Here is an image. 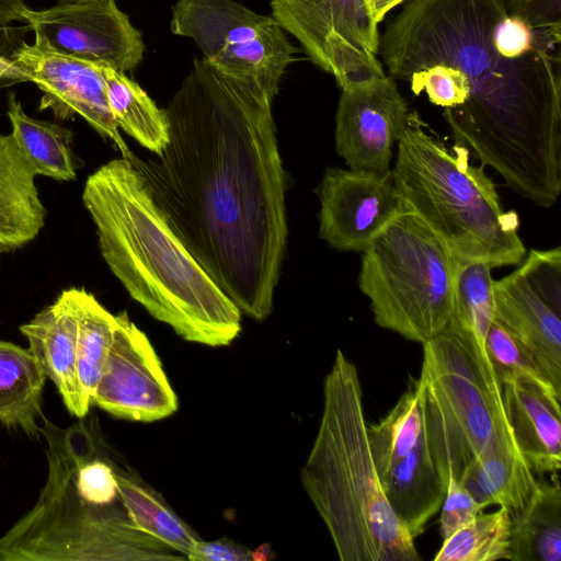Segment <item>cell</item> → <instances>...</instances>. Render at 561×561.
I'll use <instances>...</instances> for the list:
<instances>
[{"mask_svg": "<svg viewBox=\"0 0 561 561\" xmlns=\"http://www.w3.org/2000/svg\"><path fill=\"white\" fill-rule=\"evenodd\" d=\"M80 1H89V0H58V2H80Z\"/></svg>", "mask_w": 561, "mask_h": 561, "instance_id": "39", "label": "cell"}, {"mask_svg": "<svg viewBox=\"0 0 561 561\" xmlns=\"http://www.w3.org/2000/svg\"><path fill=\"white\" fill-rule=\"evenodd\" d=\"M511 525V514L503 506L490 513L481 512L471 523L443 540L434 560H510Z\"/></svg>", "mask_w": 561, "mask_h": 561, "instance_id": "30", "label": "cell"}, {"mask_svg": "<svg viewBox=\"0 0 561 561\" xmlns=\"http://www.w3.org/2000/svg\"><path fill=\"white\" fill-rule=\"evenodd\" d=\"M16 65L42 91L39 110H50L59 121L82 116L101 136L110 138L123 158L131 153L111 112L103 66L24 43Z\"/></svg>", "mask_w": 561, "mask_h": 561, "instance_id": "16", "label": "cell"}, {"mask_svg": "<svg viewBox=\"0 0 561 561\" xmlns=\"http://www.w3.org/2000/svg\"><path fill=\"white\" fill-rule=\"evenodd\" d=\"M23 23L35 42L55 51L126 73L142 60L140 32L115 0L58 2L44 10L26 8Z\"/></svg>", "mask_w": 561, "mask_h": 561, "instance_id": "12", "label": "cell"}, {"mask_svg": "<svg viewBox=\"0 0 561 561\" xmlns=\"http://www.w3.org/2000/svg\"><path fill=\"white\" fill-rule=\"evenodd\" d=\"M511 561L561 560V488L558 474L539 481L528 504L511 516Z\"/></svg>", "mask_w": 561, "mask_h": 561, "instance_id": "22", "label": "cell"}, {"mask_svg": "<svg viewBox=\"0 0 561 561\" xmlns=\"http://www.w3.org/2000/svg\"><path fill=\"white\" fill-rule=\"evenodd\" d=\"M116 477L121 500L134 525L186 557L201 540L199 536L174 513L160 493L118 460Z\"/></svg>", "mask_w": 561, "mask_h": 561, "instance_id": "23", "label": "cell"}, {"mask_svg": "<svg viewBox=\"0 0 561 561\" xmlns=\"http://www.w3.org/2000/svg\"><path fill=\"white\" fill-rule=\"evenodd\" d=\"M456 257L415 213L394 217L364 249L358 286L377 325L424 344L448 324Z\"/></svg>", "mask_w": 561, "mask_h": 561, "instance_id": "8", "label": "cell"}, {"mask_svg": "<svg viewBox=\"0 0 561 561\" xmlns=\"http://www.w3.org/2000/svg\"><path fill=\"white\" fill-rule=\"evenodd\" d=\"M35 178L12 135H0V252L24 247L45 226Z\"/></svg>", "mask_w": 561, "mask_h": 561, "instance_id": "19", "label": "cell"}, {"mask_svg": "<svg viewBox=\"0 0 561 561\" xmlns=\"http://www.w3.org/2000/svg\"><path fill=\"white\" fill-rule=\"evenodd\" d=\"M30 27H14L0 24V89L20 82L30 81L14 60V56L24 42V33Z\"/></svg>", "mask_w": 561, "mask_h": 561, "instance_id": "34", "label": "cell"}, {"mask_svg": "<svg viewBox=\"0 0 561 561\" xmlns=\"http://www.w3.org/2000/svg\"><path fill=\"white\" fill-rule=\"evenodd\" d=\"M273 18L342 89L386 75L365 0H271Z\"/></svg>", "mask_w": 561, "mask_h": 561, "instance_id": "10", "label": "cell"}, {"mask_svg": "<svg viewBox=\"0 0 561 561\" xmlns=\"http://www.w3.org/2000/svg\"><path fill=\"white\" fill-rule=\"evenodd\" d=\"M92 403L113 416L153 422L178 410V398L147 335L123 311Z\"/></svg>", "mask_w": 561, "mask_h": 561, "instance_id": "13", "label": "cell"}, {"mask_svg": "<svg viewBox=\"0 0 561 561\" xmlns=\"http://www.w3.org/2000/svg\"><path fill=\"white\" fill-rule=\"evenodd\" d=\"M538 483L519 449L512 448L481 461L465 485L477 500L503 506L513 516L528 504Z\"/></svg>", "mask_w": 561, "mask_h": 561, "instance_id": "26", "label": "cell"}, {"mask_svg": "<svg viewBox=\"0 0 561 561\" xmlns=\"http://www.w3.org/2000/svg\"><path fill=\"white\" fill-rule=\"evenodd\" d=\"M506 10L533 28L561 37V0H506Z\"/></svg>", "mask_w": 561, "mask_h": 561, "instance_id": "33", "label": "cell"}, {"mask_svg": "<svg viewBox=\"0 0 561 561\" xmlns=\"http://www.w3.org/2000/svg\"><path fill=\"white\" fill-rule=\"evenodd\" d=\"M469 156L411 111L398 141L393 185L407 209L443 239L457 261H481L492 268L518 265L526 255L519 217L503 208L495 184Z\"/></svg>", "mask_w": 561, "mask_h": 561, "instance_id": "6", "label": "cell"}, {"mask_svg": "<svg viewBox=\"0 0 561 561\" xmlns=\"http://www.w3.org/2000/svg\"><path fill=\"white\" fill-rule=\"evenodd\" d=\"M407 0H375L373 8V16L379 23L386 14L397 5Z\"/></svg>", "mask_w": 561, "mask_h": 561, "instance_id": "37", "label": "cell"}, {"mask_svg": "<svg viewBox=\"0 0 561 561\" xmlns=\"http://www.w3.org/2000/svg\"><path fill=\"white\" fill-rule=\"evenodd\" d=\"M26 8L22 0H0V13L5 24L13 21L23 23L22 12Z\"/></svg>", "mask_w": 561, "mask_h": 561, "instance_id": "36", "label": "cell"}, {"mask_svg": "<svg viewBox=\"0 0 561 561\" xmlns=\"http://www.w3.org/2000/svg\"><path fill=\"white\" fill-rule=\"evenodd\" d=\"M500 377L506 415L519 451L535 474H558L561 399L514 375Z\"/></svg>", "mask_w": 561, "mask_h": 561, "instance_id": "17", "label": "cell"}, {"mask_svg": "<svg viewBox=\"0 0 561 561\" xmlns=\"http://www.w3.org/2000/svg\"><path fill=\"white\" fill-rule=\"evenodd\" d=\"M423 345L416 385L422 436L443 481L466 483L489 456L518 448L501 377L485 347L450 321Z\"/></svg>", "mask_w": 561, "mask_h": 561, "instance_id": "7", "label": "cell"}, {"mask_svg": "<svg viewBox=\"0 0 561 561\" xmlns=\"http://www.w3.org/2000/svg\"><path fill=\"white\" fill-rule=\"evenodd\" d=\"M66 291L77 317L78 382L84 401L91 407L113 341L116 316L84 288Z\"/></svg>", "mask_w": 561, "mask_h": 561, "instance_id": "25", "label": "cell"}, {"mask_svg": "<svg viewBox=\"0 0 561 561\" xmlns=\"http://www.w3.org/2000/svg\"><path fill=\"white\" fill-rule=\"evenodd\" d=\"M273 101L194 59L164 110L169 140L127 159L190 253L241 313L273 309L287 242Z\"/></svg>", "mask_w": 561, "mask_h": 561, "instance_id": "1", "label": "cell"}, {"mask_svg": "<svg viewBox=\"0 0 561 561\" xmlns=\"http://www.w3.org/2000/svg\"><path fill=\"white\" fill-rule=\"evenodd\" d=\"M107 101L113 117L126 134L159 154L169 140L164 110L125 73L103 66Z\"/></svg>", "mask_w": 561, "mask_h": 561, "instance_id": "27", "label": "cell"}, {"mask_svg": "<svg viewBox=\"0 0 561 561\" xmlns=\"http://www.w3.org/2000/svg\"><path fill=\"white\" fill-rule=\"evenodd\" d=\"M506 0H408L379 53L388 75L444 107L455 145L531 203L561 193V56L510 57L495 41Z\"/></svg>", "mask_w": 561, "mask_h": 561, "instance_id": "2", "label": "cell"}, {"mask_svg": "<svg viewBox=\"0 0 561 561\" xmlns=\"http://www.w3.org/2000/svg\"><path fill=\"white\" fill-rule=\"evenodd\" d=\"M365 1L368 4V7H369V9H370V11L373 13V8H374L375 0H365Z\"/></svg>", "mask_w": 561, "mask_h": 561, "instance_id": "38", "label": "cell"}, {"mask_svg": "<svg viewBox=\"0 0 561 561\" xmlns=\"http://www.w3.org/2000/svg\"><path fill=\"white\" fill-rule=\"evenodd\" d=\"M186 559L190 561H250L253 559V551L228 538H220L213 541L198 540Z\"/></svg>", "mask_w": 561, "mask_h": 561, "instance_id": "35", "label": "cell"}, {"mask_svg": "<svg viewBox=\"0 0 561 561\" xmlns=\"http://www.w3.org/2000/svg\"><path fill=\"white\" fill-rule=\"evenodd\" d=\"M489 505L477 500L468 488L448 477L446 494L440 507L439 534L446 539L471 523Z\"/></svg>", "mask_w": 561, "mask_h": 561, "instance_id": "32", "label": "cell"}, {"mask_svg": "<svg viewBox=\"0 0 561 561\" xmlns=\"http://www.w3.org/2000/svg\"><path fill=\"white\" fill-rule=\"evenodd\" d=\"M371 455L379 478L403 458L422 437V419L415 378L389 413L378 423L367 424Z\"/></svg>", "mask_w": 561, "mask_h": 561, "instance_id": "28", "label": "cell"}, {"mask_svg": "<svg viewBox=\"0 0 561 561\" xmlns=\"http://www.w3.org/2000/svg\"><path fill=\"white\" fill-rule=\"evenodd\" d=\"M20 331L46 376L54 381L68 411L79 419L85 417L90 405L78 382L77 317L66 289L30 322L21 325Z\"/></svg>", "mask_w": 561, "mask_h": 561, "instance_id": "18", "label": "cell"}, {"mask_svg": "<svg viewBox=\"0 0 561 561\" xmlns=\"http://www.w3.org/2000/svg\"><path fill=\"white\" fill-rule=\"evenodd\" d=\"M82 202L107 266L154 319L213 347L239 335L241 311L171 228L129 159H113L90 174Z\"/></svg>", "mask_w": 561, "mask_h": 561, "instance_id": "3", "label": "cell"}, {"mask_svg": "<svg viewBox=\"0 0 561 561\" xmlns=\"http://www.w3.org/2000/svg\"><path fill=\"white\" fill-rule=\"evenodd\" d=\"M46 377L30 350L0 341V424L38 436Z\"/></svg>", "mask_w": 561, "mask_h": 561, "instance_id": "21", "label": "cell"}, {"mask_svg": "<svg viewBox=\"0 0 561 561\" xmlns=\"http://www.w3.org/2000/svg\"><path fill=\"white\" fill-rule=\"evenodd\" d=\"M380 481L390 506L412 537L422 535L446 494L423 436Z\"/></svg>", "mask_w": 561, "mask_h": 561, "instance_id": "20", "label": "cell"}, {"mask_svg": "<svg viewBox=\"0 0 561 561\" xmlns=\"http://www.w3.org/2000/svg\"><path fill=\"white\" fill-rule=\"evenodd\" d=\"M316 192L321 205L319 237L340 251L363 252L394 217L408 210L391 171L330 167Z\"/></svg>", "mask_w": 561, "mask_h": 561, "instance_id": "14", "label": "cell"}, {"mask_svg": "<svg viewBox=\"0 0 561 561\" xmlns=\"http://www.w3.org/2000/svg\"><path fill=\"white\" fill-rule=\"evenodd\" d=\"M389 75L342 89L335 115V149L352 170L390 172L392 148L410 115Z\"/></svg>", "mask_w": 561, "mask_h": 561, "instance_id": "15", "label": "cell"}, {"mask_svg": "<svg viewBox=\"0 0 561 561\" xmlns=\"http://www.w3.org/2000/svg\"><path fill=\"white\" fill-rule=\"evenodd\" d=\"M170 26L216 70L272 101L294 61L296 48L277 21L234 0H178Z\"/></svg>", "mask_w": 561, "mask_h": 561, "instance_id": "9", "label": "cell"}, {"mask_svg": "<svg viewBox=\"0 0 561 561\" xmlns=\"http://www.w3.org/2000/svg\"><path fill=\"white\" fill-rule=\"evenodd\" d=\"M358 370L337 350L323 385L302 486L342 561H419L415 538L385 494L371 455Z\"/></svg>", "mask_w": 561, "mask_h": 561, "instance_id": "5", "label": "cell"}, {"mask_svg": "<svg viewBox=\"0 0 561 561\" xmlns=\"http://www.w3.org/2000/svg\"><path fill=\"white\" fill-rule=\"evenodd\" d=\"M495 319L561 394V249L530 250L494 282Z\"/></svg>", "mask_w": 561, "mask_h": 561, "instance_id": "11", "label": "cell"}, {"mask_svg": "<svg viewBox=\"0 0 561 561\" xmlns=\"http://www.w3.org/2000/svg\"><path fill=\"white\" fill-rule=\"evenodd\" d=\"M48 474L37 502L0 537V561L184 560L138 529L121 500L116 457L98 423L44 420Z\"/></svg>", "mask_w": 561, "mask_h": 561, "instance_id": "4", "label": "cell"}, {"mask_svg": "<svg viewBox=\"0 0 561 561\" xmlns=\"http://www.w3.org/2000/svg\"><path fill=\"white\" fill-rule=\"evenodd\" d=\"M491 271L492 267L485 262H456L449 321L469 333L482 346L486 332L495 319V280Z\"/></svg>", "mask_w": 561, "mask_h": 561, "instance_id": "29", "label": "cell"}, {"mask_svg": "<svg viewBox=\"0 0 561 561\" xmlns=\"http://www.w3.org/2000/svg\"><path fill=\"white\" fill-rule=\"evenodd\" d=\"M0 24H5V23H4V21H3V19H2L1 13H0Z\"/></svg>", "mask_w": 561, "mask_h": 561, "instance_id": "40", "label": "cell"}, {"mask_svg": "<svg viewBox=\"0 0 561 561\" xmlns=\"http://www.w3.org/2000/svg\"><path fill=\"white\" fill-rule=\"evenodd\" d=\"M484 347L500 376L514 375L561 399V394L548 381L529 353L496 319L493 320L486 332Z\"/></svg>", "mask_w": 561, "mask_h": 561, "instance_id": "31", "label": "cell"}, {"mask_svg": "<svg viewBox=\"0 0 561 561\" xmlns=\"http://www.w3.org/2000/svg\"><path fill=\"white\" fill-rule=\"evenodd\" d=\"M8 116L12 126L11 135L36 175L56 181L76 179L70 129L28 116L13 93L8 100Z\"/></svg>", "mask_w": 561, "mask_h": 561, "instance_id": "24", "label": "cell"}]
</instances>
